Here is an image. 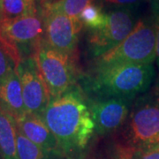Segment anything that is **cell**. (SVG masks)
<instances>
[{
    "label": "cell",
    "instance_id": "1",
    "mask_svg": "<svg viewBox=\"0 0 159 159\" xmlns=\"http://www.w3.org/2000/svg\"><path fill=\"white\" fill-rule=\"evenodd\" d=\"M42 118L56 137L63 153L85 149L95 132L89 107L75 87L60 97L51 98Z\"/></svg>",
    "mask_w": 159,
    "mask_h": 159
},
{
    "label": "cell",
    "instance_id": "2",
    "mask_svg": "<svg viewBox=\"0 0 159 159\" xmlns=\"http://www.w3.org/2000/svg\"><path fill=\"white\" fill-rule=\"evenodd\" d=\"M155 77L153 65L95 66L89 88L99 98L131 99L148 89Z\"/></svg>",
    "mask_w": 159,
    "mask_h": 159
},
{
    "label": "cell",
    "instance_id": "3",
    "mask_svg": "<svg viewBox=\"0 0 159 159\" xmlns=\"http://www.w3.org/2000/svg\"><path fill=\"white\" fill-rule=\"evenodd\" d=\"M157 57L154 24L139 20L128 36L112 50L96 58L95 66L152 65Z\"/></svg>",
    "mask_w": 159,
    "mask_h": 159
},
{
    "label": "cell",
    "instance_id": "4",
    "mask_svg": "<svg viewBox=\"0 0 159 159\" xmlns=\"http://www.w3.org/2000/svg\"><path fill=\"white\" fill-rule=\"evenodd\" d=\"M127 136L134 150L159 149V96H141L131 111Z\"/></svg>",
    "mask_w": 159,
    "mask_h": 159
},
{
    "label": "cell",
    "instance_id": "5",
    "mask_svg": "<svg viewBox=\"0 0 159 159\" xmlns=\"http://www.w3.org/2000/svg\"><path fill=\"white\" fill-rule=\"evenodd\" d=\"M34 57L51 98L60 97L74 89L76 74L72 55L53 49L43 38L35 50Z\"/></svg>",
    "mask_w": 159,
    "mask_h": 159
},
{
    "label": "cell",
    "instance_id": "6",
    "mask_svg": "<svg viewBox=\"0 0 159 159\" xmlns=\"http://www.w3.org/2000/svg\"><path fill=\"white\" fill-rule=\"evenodd\" d=\"M134 26L133 16L127 9L107 12L105 23L102 28L90 30L89 47L92 55L98 57L112 50L128 36Z\"/></svg>",
    "mask_w": 159,
    "mask_h": 159
},
{
    "label": "cell",
    "instance_id": "7",
    "mask_svg": "<svg viewBox=\"0 0 159 159\" xmlns=\"http://www.w3.org/2000/svg\"><path fill=\"white\" fill-rule=\"evenodd\" d=\"M27 114L42 116L51 96L34 56L23 57L17 66Z\"/></svg>",
    "mask_w": 159,
    "mask_h": 159
},
{
    "label": "cell",
    "instance_id": "8",
    "mask_svg": "<svg viewBox=\"0 0 159 159\" xmlns=\"http://www.w3.org/2000/svg\"><path fill=\"white\" fill-rule=\"evenodd\" d=\"M82 27L80 17L44 11V39L51 47L63 53L73 55Z\"/></svg>",
    "mask_w": 159,
    "mask_h": 159
},
{
    "label": "cell",
    "instance_id": "9",
    "mask_svg": "<svg viewBox=\"0 0 159 159\" xmlns=\"http://www.w3.org/2000/svg\"><path fill=\"white\" fill-rule=\"evenodd\" d=\"M44 22L36 13L25 15L13 20H0V35L18 51L35 49L43 39Z\"/></svg>",
    "mask_w": 159,
    "mask_h": 159
},
{
    "label": "cell",
    "instance_id": "10",
    "mask_svg": "<svg viewBox=\"0 0 159 159\" xmlns=\"http://www.w3.org/2000/svg\"><path fill=\"white\" fill-rule=\"evenodd\" d=\"M133 100L125 98H98L89 107L97 134H107L118 129L128 117Z\"/></svg>",
    "mask_w": 159,
    "mask_h": 159
},
{
    "label": "cell",
    "instance_id": "11",
    "mask_svg": "<svg viewBox=\"0 0 159 159\" xmlns=\"http://www.w3.org/2000/svg\"><path fill=\"white\" fill-rule=\"evenodd\" d=\"M16 125L24 136L45 153L55 158L61 156L62 149L42 116L26 114L16 120Z\"/></svg>",
    "mask_w": 159,
    "mask_h": 159
},
{
    "label": "cell",
    "instance_id": "12",
    "mask_svg": "<svg viewBox=\"0 0 159 159\" xmlns=\"http://www.w3.org/2000/svg\"><path fill=\"white\" fill-rule=\"evenodd\" d=\"M0 108L15 120L27 114L21 84L16 69L0 83Z\"/></svg>",
    "mask_w": 159,
    "mask_h": 159
},
{
    "label": "cell",
    "instance_id": "13",
    "mask_svg": "<svg viewBox=\"0 0 159 159\" xmlns=\"http://www.w3.org/2000/svg\"><path fill=\"white\" fill-rule=\"evenodd\" d=\"M16 132L15 119L0 108V156L2 159H20Z\"/></svg>",
    "mask_w": 159,
    "mask_h": 159
},
{
    "label": "cell",
    "instance_id": "14",
    "mask_svg": "<svg viewBox=\"0 0 159 159\" xmlns=\"http://www.w3.org/2000/svg\"><path fill=\"white\" fill-rule=\"evenodd\" d=\"M95 0H57L47 4L44 11L65 14L69 17H80L84 9L93 5Z\"/></svg>",
    "mask_w": 159,
    "mask_h": 159
},
{
    "label": "cell",
    "instance_id": "15",
    "mask_svg": "<svg viewBox=\"0 0 159 159\" xmlns=\"http://www.w3.org/2000/svg\"><path fill=\"white\" fill-rule=\"evenodd\" d=\"M33 13H36V9L29 6L26 0H3V20H13Z\"/></svg>",
    "mask_w": 159,
    "mask_h": 159
},
{
    "label": "cell",
    "instance_id": "16",
    "mask_svg": "<svg viewBox=\"0 0 159 159\" xmlns=\"http://www.w3.org/2000/svg\"><path fill=\"white\" fill-rule=\"evenodd\" d=\"M17 148L20 159H57L45 153L17 129Z\"/></svg>",
    "mask_w": 159,
    "mask_h": 159
},
{
    "label": "cell",
    "instance_id": "17",
    "mask_svg": "<svg viewBox=\"0 0 159 159\" xmlns=\"http://www.w3.org/2000/svg\"><path fill=\"white\" fill-rule=\"evenodd\" d=\"M80 19L88 29L90 30H97L104 25L106 13L102 11L100 6L93 4L83 10L80 15Z\"/></svg>",
    "mask_w": 159,
    "mask_h": 159
},
{
    "label": "cell",
    "instance_id": "18",
    "mask_svg": "<svg viewBox=\"0 0 159 159\" xmlns=\"http://www.w3.org/2000/svg\"><path fill=\"white\" fill-rule=\"evenodd\" d=\"M16 68L17 65L10 51L0 43V83Z\"/></svg>",
    "mask_w": 159,
    "mask_h": 159
},
{
    "label": "cell",
    "instance_id": "19",
    "mask_svg": "<svg viewBox=\"0 0 159 159\" xmlns=\"http://www.w3.org/2000/svg\"><path fill=\"white\" fill-rule=\"evenodd\" d=\"M133 159H159V149L134 150Z\"/></svg>",
    "mask_w": 159,
    "mask_h": 159
},
{
    "label": "cell",
    "instance_id": "20",
    "mask_svg": "<svg viewBox=\"0 0 159 159\" xmlns=\"http://www.w3.org/2000/svg\"><path fill=\"white\" fill-rule=\"evenodd\" d=\"M154 27L156 31V54H157V61L159 68V10H157V11L156 12Z\"/></svg>",
    "mask_w": 159,
    "mask_h": 159
},
{
    "label": "cell",
    "instance_id": "21",
    "mask_svg": "<svg viewBox=\"0 0 159 159\" xmlns=\"http://www.w3.org/2000/svg\"><path fill=\"white\" fill-rule=\"evenodd\" d=\"M138 0H104L105 3L110 5H118V6H123V5H130L133 3H135Z\"/></svg>",
    "mask_w": 159,
    "mask_h": 159
},
{
    "label": "cell",
    "instance_id": "22",
    "mask_svg": "<svg viewBox=\"0 0 159 159\" xmlns=\"http://www.w3.org/2000/svg\"><path fill=\"white\" fill-rule=\"evenodd\" d=\"M133 155H134V152H132L129 149L125 150L119 154L117 159H133Z\"/></svg>",
    "mask_w": 159,
    "mask_h": 159
},
{
    "label": "cell",
    "instance_id": "23",
    "mask_svg": "<svg viewBox=\"0 0 159 159\" xmlns=\"http://www.w3.org/2000/svg\"><path fill=\"white\" fill-rule=\"evenodd\" d=\"M27 2H28V4H29V6H31V7H33L34 9H36L35 8V0H26Z\"/></svg>",
    "mask_w": 159,
    "mask_h": 159
},
{
    "label": "cell",
    "instance_id": "24",
    "mask_svg": "<svg viewBox=\"0 0 159 159\" xmlns=\"http://www.w3.org/2000/svg\"><path fill=\"white\" fill-rule=\"evenodd\" d=\"M35 1H37L38 3H41V4H43V6L47 5V4H50L51 3V0H35Z\"/></svg>",
    "mask_w": 159,
    "mask_h": 159
},
{
    "label": "cell",
    "instance_id": "25",
    "mask_svg": "<svg viewBox=\"0 0 159 159\" xmlns=\"http://www.w3.org/2000/svg\"><path fill=\"white\" fill-rule=\"evenodd\" d=\"M2 5H3V0H0V20L2 18Z\"/></svg>",
    "mask_w": 159,
    "mask_h": 159
},
{
    "label": "cell",
    "instance_id": "26",
    "mask_svg": "<svg viewBox=\"0 0 159 159\" xmlns=\"http://www.w3.org/2000/svg\"><path fill=\"white\" fill-rule=\"evenodd\" d=\"M157 94H158V96H159V84L158 86H157Z\"/></svg>",
    "mask_w": 159,
    "mask_h": 159
},
{
    "label": "cell",
    "instance_id": "27",
    "mask_svg": "<svg viewBox=\"0 0 159 159\" xmlns=\"http://www.w3.org/2000/svg\"><path fill=\"white\" fill-rule=\"evenodd\" d=\"M67 159H71V158H67Z\"/></svg>",
    "mask_w": 159,
    "mask_h": 159
}]
</instances>
